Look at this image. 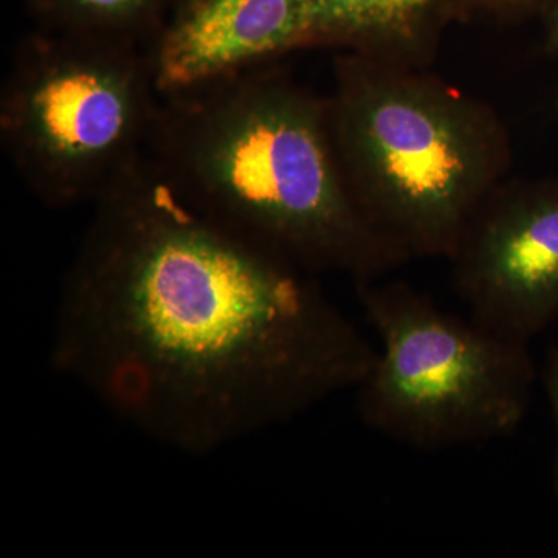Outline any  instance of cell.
Segmentation results:
<instances>
[{
	"instance_id": "cell-4",
	"label": "cell",
	"mask_w": 558,
	"mask_h": 558,
	"mask_svg": "<svg viewBox=\"0 0 558 558\" xmlns=\"http://www.w3.org/2000/svg\"><path fill=\"white\" fill-rule=\"evenodd\" d=\"M355 292L380 344L354 389L366 427L421 450L519 429L538 377L527 343L442 310L409 282L363 279Z\"/></svg>"
},
{
	"instance_id": "cell-7",
	"label": "cell",
	"mask_w": 558,
	"mask_h": 558,
	"mask_svg": "<svg viewBox=\"0 0 558 558\" xmlns=\"http://www.w3.org/2000/svg\"><path fill=\"white\" fill-rule=\"evenodd\" d=\"M311 0H175L150 47L161 95L303 49Z\"/></svg>"
},
{
	"instance_id": "cell-6",
	"label": "cell",
	"mask_w": 558,
	"mask_h": 558,
	"mask_svg": "<svg viewBox=\"0 0 558 558\" xmlns=\"http://www.w3.org/2000/svg\"><path fill=\"white\" fill-rule=\"evenodd\" d=\"M449 260L470 317L531 343L558 319V175L499 183Z\"/></svg>"
},
{
	"instance_id": "cell-11",
	"label": "cell",
	"mask_w": 558,
	"mask_h": 558,
	"mask_svg": "<svg viewBox=\"0 0 558 558\" xmlns=\"http://www.w3.org/2000/svg\"><path fill=\"white\" fill-rule=\"evenodd\" d=\"M537 2L538 0H454L453 16H468L472 13L508 16L527 10Z\"/></svg>"
},
{
	"instance_id": "cell-2",
	"label": "cell",
	"mask_w": 558,
	"mask_h": 558,
	"mask_svg": "<svg viewBox=\"0 0 558 558\" xmlns=\"http://www.w3.org/2000/svg\"><path fill=\"white\" fill-rule=\"evenodd\" d=\"M146 153L207 218L312 275L407 263L352 196L326 97L267 64L161 95Z\"/></svg>"
},
{
	"instance_id": "cell-8",
	"label": "cell",
	"mask_w": 558,
	"mask_h": 558,
	"mask_svg": "<svg viewBox=\"0 0 558 558\" xmlns=\"http://www.w3.org/2000/svg\"><path fill=\"white\" fill-rule=\"evenodd\" d=\"M454 0H311L303 49L336 47L425 68Z\"/></svg>"
},
{
	"instance_id": "cell-12",
	"label": "cell",
	"mask_w": 558,
	"mask_h": 558,
	"mask_svg": "<svg viewBox=\"0 0 558 558\" xmlns=\"http://www.w3.org/2000/svg\"><path fill=\"white\" fill-rule=\"evenodd\" d=\"M546 47L554 58L558 60V0L550 7L548 24H546Z\"/></svg>"
},
{
	"instance_id": "cell-1",
	"label": "cell",
	"mask_w": 558,
	"mask_h": 558,
	"mask_svg": "<svg viewBox=\"0 0 558 558\" xmlns=\"http://www.w3.org/2000/svg\"><path fill=\"white\" fill-rule=\"evenodd\" d=\"M92 205L50 357L143 435L208 457L368 376L377 348L312 274L207 218L146 150Z\"/></svg>"
},
{
	"instance_id": "cell-10",
	"label": "cell",
	"mask_w": 558,
	"mask_h": 558,
	"mask_svg": "<svg viewBox=\"0 0 558 558\" xmlns=\"http://www.w3.org/2000/svg\"><path fill=\"white\" fill-rule=\"evenodd\" d=\"M543 387L548 395L550 410H553L554 422H556V454L553 464V490L558 506V347L549 349L543 365Z\"/></svg>"
},
{
	"instance_id": "cell-9",
	"label": "cell",
	"mask_w": 558,
	"mask_h": 558,
	"mask_svg": "<svg viewBox=\"0 0 558 558\" xmlns=\"http://www.w3.org/2000/svg\"><path fill=\"white\" fill-rule=\"evenodd\" d=\"M175 0H25L36 27L150 49Z\"/></svg>"
},
{
	"instance_id": "cell-5",
	"label": "cell",
	"mask_w": 558,
	"mask_h": 558,
	"mask_svg": "<svg viewBox=\"0 0 558 558\" xmlns=\"http://www.w3.org/2000/svg\"><path fill=\"white\" fill-rule=\"evenodd\" d=\"M160 100L149 49L35 28L3 83L0 137L44 205H92L145 153Z\"/></svg>"
},
{
	"instance_id": "cell-3",
	"label": "cell",
	"mask_w": 558,
	"mask_h": 558,
	"mask_svg": "<svg viewBox=\"0 0 558 558\" xmlns=\"http://www.w3.org/2000/svg\"><path fill=\"white\" fill-rule=\"evenodd\" d=\"M330 130L349 189L407 260L450 259L512 167L497 110L422 65L341 51Z\"/></svg>"
}]
</instances>
